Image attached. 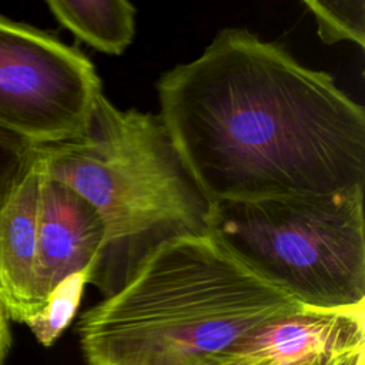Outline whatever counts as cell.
<instances>
[{
    "label": "cell",
    "instance_id": "1",
    "mask_svg": "<svg viewBox=\"0 0 365 365\" xmlns=\"http://www.w3.org/2000/svg\"><path fill=\"white\" fill-rule=\"evenodd\" d=\"M157 94V115L208 204L365 187L364 107L247 29L218 31L161 74Z\"/></svg>",
    "mask_w": 365,
    "mask_h": 365
},
{
    "label": "cell",
    "instance_id": "2",
    "mask_svg": "<svg viewBox=\"0 0 365 365\" xmlns=\"http://www.w3.org/2000/svg\"><path fill=\"white\" fill-rule=\"evenodd\" d=\"M212 232L161 244L77 322L87 365H212L261 324L301 308Z\"/></svg>",
    "mask_w": 365,
    "mask_h": 365
},
{
    "label": "cell",
    "instance_id": "3",
    "mask_svg": "<svg viewBox=\"0 0 365 365\" xmlns=\"http://www.w3.org/2000/svg\"><path fill=\"white\" fill-rule=\"evenodd\" d=\"M34 148L44 174L86 198L103 221L104 242L88 272L103 298L161 244L208 232L210 204L153 113L120 110L101 91L76 138Z\"/></svg>",
    "mask_w": 365,
    "mask_h": 365
},
{
    "label": "cell",
    "instance_id": "4",
    "mask_svg": "<svg viewBox=\"0 0 365 365\" xmlns=\"http://www.w3.org/2000/svg\"><path fill=\"white\" fill-rule=\"evenodd\" d=\"M364 188L210 204L208 231L302 307L365 304Z\"/></svg>",
    "mask_w": 365,
    "mask_h": 365
},
{
    "label": "cell",
    "instance_id": "5",
    "mask_svg": "<svg viewBox=\"0 0 365 365\" xmlns=\"http://www.w3.org/2000/svg\"><path fill=\"white\" fill-rule=\"evenodd\" d=\"M101 91L78 48L0 16V131L29 147L73 140Z\"/></svg>",
    "mask_w": 365,
    "mask_h": 365
},
{
    "label": "cell",
    "instance_id": "6",
    "mask_svg": "<svg viewBox=\"0 0 365 365\" xmlns=\"http://www.w3.org/2000/svg\"><path fill=\"white\" fill-rule=\"evenodd\" d=\"M365 364V304L348 308L301 307L247 334L212 365Z\"/></svg>",
    "mask_w": 365,
    "mask_h": 365
},
{
    "label": "cell",
    "instance_id": "7",
    "mask_svg": "<svg viewBox=\"0 0 365 365\" xmlns=\"http://www.w3.org/2000/svg\"><path fill=\"white\" fill-rule=\"evenodd\" d=\"M103 242L104 225L96 208L73 188L48 178L41 167L36 258L40 311L63 279L93 268Z\"/></svg>",
    "mask_w": 365,
    "mask_h": 365
},
{
    "label": "cell",
    "instance_id": "8",
    "mask_svg": "<svg viewBox=\"0 0 365 365\" xmlns=\"http://www.w3.org/2000/svg\"><path fill=\"white\" fill-rule=\"evenodd\" d=\"M41 165L31 147L0 195V304L9 319L27 324L40 312L36 292L37 208Z\"/></svg>",
    "mask_w": 365,
    "mask_h": 365
},
{
    "label": "cell",
    "instance_id": "9",
    "mask_svg": "<svg viewBox=\"0 0 365 365\" xmlns=\"http://www.w3.org/2000/svg\"><path fill=\"white\" fill-rule=\"evenodd\" d=\"M54 19L97 51L121 56L135 36V7L127 0H48Z\"/></svg>",
    "mask_w": 365,
    "mask_h": 365
},
{
    "label": "cell",
    "instance_id": "10",
    "mask_svg": "<svg viewBox=\"0 0 365 365\" xmlns=\"http://www.w3.org/2000/svg\"><path fill=\"white\" fill-rule=\"evenodd\" d=\"M90 269H83L63 279L50 292L43 309L26 324L41 345L51 346L73 321L88 284Z\"/></svg>",
    "mask_w": 365,
    "mask_h": 365
},
{
    "label": "cell",
    "instance_id": "11",
    "mask_svg": "<svg viewBox=\"0 0 365 365\" xmlns=\"http://www.w3.org/2000/svg\"><path fill=\"white\" fill-rule=\"evenodd\" d=\"M317 23L318 37L325 44L351 41L365 46L364 0H304Z\"/></svg>",
    "mask_w": 365,
    "mask_h": 365
},
{
    "label": "cell",
    "instance_id": "12",
    "mask_svg": "<svg viewBox=\"0 0 365 365\" xmlns=\"http://www.w3.org/2000/svg\"><path fill=\"white\" fill-rule=\"evenodd\" d=\"M31 147L0 131V195L20 173Z\"/></svg>",
    "mask_w": 365,
    "mask_h": 365
},
{
    "label": "cell",
    "instance_id": "13",
    "mask_svg": "<svg viewBox=\"0 0 365 365\" xmlns=\"http://www.w3.org/2000/svg\"><path fill=\"white\" fill-rule=\"evenodd\" d=\"M10 328H9V317L4 308L0 304V365L3 364L6 354L10 348Z\"/></svg>",
    "mask_w": 365,
    "mask_h": 365
},
{
    "label": "cell",
    "instance_id": "14",
    "mask_svg": "<svg viewBox=\"0 0 365 365\" xmlns=\"http://www.w3.org/2000/svg\"><path fill=\"white\" fill-rule=\"evenodd\" d=\"M358 365H365V364H358Z\"/></svg>",
    "mask_w": 365,
    "mask_h": 365
}]
</instances>
